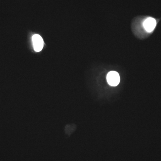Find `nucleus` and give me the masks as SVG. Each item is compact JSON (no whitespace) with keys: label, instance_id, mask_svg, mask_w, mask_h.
Segmentation results:
<instances>
[{"label":"nucleus","instance_id":"3","mask_svg":"<svg viewBox=\"0 0 161 161\" xmlns=\"http://www.w3.org/2000/svg\"><path fill=\"white\" fill-rule=\"evenodd\" d=\"M156 24V21L155 19L152 17H149L144 21L143 26L147 32H151L153 31L155 28Z\"/></svg>","mask_w":161,"mask_h":161},{"label":"nucleus","instance_id":"2","mask_svg":"<svg viewBox=\"0 0 161 161\" xmlns=\"http://www.w3.org/2000/svg\"><path fill=\"white\" fill-rule=\"evenodd\" d=\"M32 40L35 51L36 52H40L43 49L44 44L42 37L39 35H34L32 36Z\"/></svg>","mask_w":161,"mask_h":161},{"label":"nucleus","instance_id":"1","mask_svg":"<svg viewBox=\"0 0 161 161\" xmlns=\"http://www.w3.org/2000/svg\"><path fill=\"white\" fill-rule=\"evenodd\" d=\"M106 79L108 83L113 86H117L120 82V77L118 73L115 71L110 72L107 74Z\"/></svg>","mask_w":161,"mask_h":161}]
</instances>
